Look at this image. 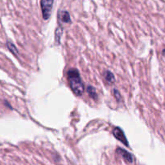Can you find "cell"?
Segmentation results:
<instances>
[{
    "label": "cell",
    "mask_w": 165,
    "mask_h": 165,
    "mask_svg": "<svg viewBox=\"0 0 165 165\" xmlns=\"http://www.w3.org/2000/svg\"><path fill=\"white\" fill-rule=\"evenodd\" d=\"M61 35H62V28H58L56 31V40H57V39H58V42L60 41V36H61Z\"/></svg>",
    "instance_id": "obj_8"
},
{
    "label": "cell",
    "mask_w": 165,
    "mask_h": 165,
    "mask_svg": "<svg viewBox=\"0 0 165 165\" xmlns=\"http://www.w3.org/2000/svg\"><path fill=\"white\" fill-rule=\"evenodd\" d=\"M87 92H88L89 95H90L92 98H96V95H97V94H96L95 89H94L93 86H89L88 88H87Z\"/></svg>",
    "instance_id": "obj_7"
},
{
    "label": "cell",
    "mask_w": 165,
    "mask_h": 165,
    "mask_svg": "<svg viewBox=\"0 0 165 165\" xmlns=\"http://www.w3.org/2000/svg\"><path fill=\"white\" fill-rule=\"evenodd\" d=\"M114 94H115V96L117 98V99L120 100V96H119L120 94H119V93H118V90H115V91H114Z\"/></svg>",
    "instance_id": "obj_9"
},
{
    "label": "cell",
    "mask_w": 165,
    "mask_h": 165,
    "mask_svg": "<svg viewBox=\"0 0 165 165\" xmlns=\"http://www.w3.org/2000/svg\"><path fill=\"white\" fill-rule=\"evenodd\" d=\"M104 78L106 81V82L109 83V84H113L115 82V77H114V74L110 71H106L104 73Z\"/></svg>",
    "instance_id": "obj_6"
},
{
    "label": "cell",
    "mask_w": 165,
    "mask_h": 165,
    "mask_svg": "<svg viewBox=\"0 0 165 165\" xmlns=\"http://www.w3.org/2000/svg\"><path fill=\"white\" fill-rule=\"evenodd\" d=\"M117 152H118L119 155H121V156H122V158H123L126 161L129 162V163H132V162H133V156H132V155L131 154V153H129L128 152H126V150L118 148L117 149Z\"/></svg>",
    "instance_id": "obj_4"
},
{
    "label": "cell",
    "mask_w": 165,
    "mask_h": 165,
    "mask_svg": "<svg viewBox=\"0 0 165 165\" xmlns=\"http://www.w3.org/2000/svg\"><path fill=\"white\" fill-rule=\"evenodd\" d=\"M113 135L118 140H119L120 142H122L124 145L126 146H128V142L127 139H126V136L124 135V132L122 131V130L120 129L119 127H115L113 131Z\"/></svg>",
    "instance_id": "obj_3"
},
{
    "label": "cell",
    "mask_w": 165,
    "mask_h": 165,
    "mask_svg": "<svg viewBox=\"0 0 165 165\" xmlns=\"http://www.w3.org/2000/svg\"><path fill=\"white\" fill-rule=\"evenodd\" d=\"M68 81L70 83L73 92L77 96H81L84 92V85L81 81V76L78 70L76 69H71L68 71Z\"/></svg>",
    "instance_id": "obj_1"
},
{
    "label": "cell",
    "mask_w": 165,
    "mask_h": 165,
    "mask_svg": "<svg viewBox=\"0 0 165 165\" xmlns=\"http://www.w3.org/2000/svg\"><path fill=\"white\" fill-rule=\"evenodd\" d=\"M53 5V0H41L40 6H41L43 18L44 19H48L50 17Z\"/></svg>",
    "instance_id": "obj_2"
},
{
    "label": "cell",
    "mask_w": 165,
    "mask_h": 165,
    "mask_svg": "<svg viewBox=\"0 0 165 165\" xmlns=\"http://www.w3.org/2000/svg\"><path fill=\"white\" fill-rule=\"evenodd\" d=\"M59 20L61 21L62 23H69L71 22V19H70V14L68 13L65 11H60L58 14Z\"/></svg>",
    "instance_id": "obj_5"
}]
</instances>
